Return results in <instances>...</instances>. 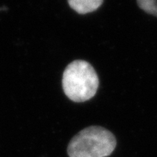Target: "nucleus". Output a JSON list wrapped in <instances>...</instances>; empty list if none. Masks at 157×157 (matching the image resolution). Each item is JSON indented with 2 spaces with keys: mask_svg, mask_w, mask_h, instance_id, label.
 Listing matches in <instances>:
<instances>
[{
  "mask_svg": "<svg viewBox=\"0 0 157 157\" xmlns=\"http://www.w3.org/2000/svg\"><path fill=\"white\" fill-rule=\"evenodd\" d=\"M103 0H68L70 7L79 14H86L96 11Z\"/></svg>",
  "mask_w": 157,
  "mask_h": 157,
  "instance_id": "7ed1b4c3",
  "label": "nucleus"
},
{
  "mask_svg": "<svg viewBox=\"0 0 157 157\" xmlns=\"http://www.w3.org/2000/svg\"><path fill=\"white\" fill-rule=\"evenodd\" d=\"M116 147V138L109 130L99 126L86 128L70 140L69 157H107Z\"/></svg>",
  "mask_w": 157,
  "mask_h": 157,
  "instance_id": "f03ea898",
  "label": "nucleus"
},
{
  "mask_svg": "<svg viewBox=\"0 0 157 157\" xmlns=\"http://www.w3.org/2000/svg\"><path fill=\"white\" fill-rule=\"evenodd\" d=\"M62 87L65 94L72 101L85 102L96 94L99 78L94 68L88 62L74 60L63 73Z\"/></svg>",
  "mask_w": 157,
  "mask_h": 157,
  "instance_id": "f257e3e1",
  "label": "nucleus"
}]
</instances>
